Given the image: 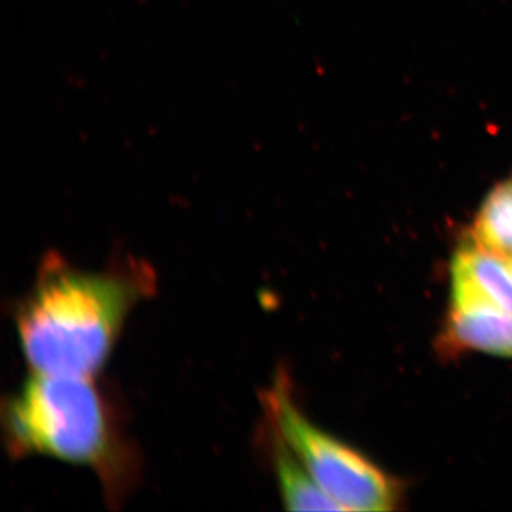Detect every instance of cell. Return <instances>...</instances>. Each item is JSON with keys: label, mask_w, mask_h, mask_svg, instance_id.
Returning a JSON list of instances; mask_svg holds the SVG:
<instances>
[{"label": "cell", "mask_w": 512, "mask_h": 512, "mask_svg": "<svg viewBox=\"0 0 512 512\" xmlns=\"http://www.w3.org/2000/svg\"><path fill=\"white\" fill-rule=\"evenodd\" d=\"M153 288L147 266L86 272L59 255H47L16 311L20 348L32 372L96 376L127 316Z\"/></svg>", "instance_id": "cell-1"}, {"label": "cell", "mask_w": 512, "mask_h": 512, "mask_svg": "<svg viewBox=\"0 0 512 512\" xmlns=\"http://www.w3.org/2000/svg\"><path fill=\"white\" fill-rule=\"evenodd\" d=\"M13 456H45L93 468L113 498L134 467L114 410L93 377L33 373L3 409Z\"/></svg>", "instance_id": "cell-2"}, {"label": "cell", "mask_w": 512, "mask_h": 512, "mask_svg": "<svg viewBox=\"0 0 512 512\" xmlns=\"http://www.w3.org/2000/svg\"><path fill=\"white\" fill-rule=\"evenodd\" d=\"M274 431L342 511H394L402 501L399 481L372 458L320 429L293 402L285 382L266 396Z\"/></svg>", "instance_id": "cell-3"}, {"label": "cell", "mask_w": 512, "mask_h": 512, "mask_svg": "<svg viewBox=\"0 0 512 512\" xmlns=\"http://www.w3.org/2000/svg\"><path fill=\"white\" fill-rule=\"evenodd\" d=\"M444 345L512 359V312L485 302H450Z\"/></svg>", "instance_id": "cell-4"}, {"label": "cell", "mask_w": 512, "mask_h": 512, "mask_svg": "<svg viewBox=\"0 0 512 512\" xmlns=\"http://www.w3.org/2000/svg\"><path fill=\"white\" fill-rule=\"evenodd\" d=\"M450 301L491 303L512 312V265L466 239L451 261Z\"/></svg>", "instance_id": "cell-5"}, {"label": "cell", "mask_w": 512, "mask_h": 512, "mask_svg": "<svg viewBox=\"0 0 512 512\" xmlns=\"http://www.w3.org/2000/svg\"><path fill=\"white\" fill-rule=\"evenodd\" d=\"M272 437L276 480L286 510L342 511L275 431Z\"/></svg>", "instance_id": "cell-6"}, {"label": "cell", "mask_w": 512, "mask_h": 512, "mask_svg": "<svg viewBox=\"0 0 512 512\" xmlns=\"http://www.w3.org/2000/svg\"><path fill=\"white\" fill-rule=\"evenodd\" d=\"M467 239L512 265V174L485 195Z\"/></svg>", "instance_id": "cell-7"}]
</instances>
